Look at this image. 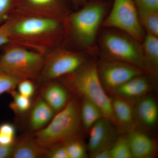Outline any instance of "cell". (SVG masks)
<instances>
[{"mask_svg": "<svg viewBox=\"0 0 158 158\" xmlns=\"http://www.w3.org/2000/svg\"><path fill=\"white\" fill-rule=\"evenodd\" d=\"M15 11L62 22L72 11L65 0H18Z\"/></svg>", "mask_w": 158, "mask_h": 158, "instance_id": "10", "label": "cell"}, {"mask_svg": "<svg viewBox=\"0 0 158 158\" xmlns=\"http://www.w3.org/2000/svg\"><path fill=\"white\" fill-rule=\"evenodd\" d=\"M45 158H69L64 142H59L47 148Z\"/></svg>", "mask_w": 158, "mask_h": 158, "instance_id": "29", "label": "cell"}, {"mask_svg": "<svg viewBox=\"0 0 158 158\" xmlns=\"http://www.w3.org/2000/svg\"><path fill=\"white\" fill-rule=\"evenodd\" d=\"M137 9L158 11V0H133Z\"/></svg>", "mask_w": 158, "mask_h": 158, "instance_id": "30", "label": "cell"}, {"mask_svg": "<svg viewBox=\"0 0 158 158\" xmlns=\"http://www.w3.org/2000/svg\"><path fill=\"white\" fill-rule=\"evenodd\" d=\"M156 82L146 74L135 77L116 88L112 95H116L135 102L139 99L152 93Z\"/></svg>", "mask_w": 158, "mask_h": 158, "instance_id": "12", "label": "cell"}, {"mask_svg": "<svg viewBox=\"0 0 158 158\" xmlns=\"http://www.w3.org/2000/svg\"><path fill=\"white\" fill-rule=\"evenodd\" d=\"M80 107L81 98L72 95L65 107L56 113L45 127L34 133L37 143L47 148L56 143L83 138L85 132L81 121Z\"/></svg>", "mask_w": 158, "mask_h": 158, "instance_id": "4", "label": "cell"}, {"mask_svg": "<svg viewBox=\"0 0 158 158\" xmlns=\"http://www.w3.org/2000/svg\"><path fill=\"white\" fill-rule=\"evenodd\" d=\"M10 42L45 55L62 46L65 36L63 22L15 11L4 23Z\"/></svg>", "mask_w": 158, "mask_h": 158, "instance_id": "1", "label": "cell"}, {"mask_svg": "<svg viewBox=\"0 0 158 158\" xmlns=\"http://www.w3.org/2000/svg\"><path fill=\"white\" fill-rule=\"evenodd\" d=\"M18 0H0V25L5 22L16 10Z\"/></svg>", "mask_w": 158, "mask_h": 158, "instance_id": "28", "label": "cell"}, {"mask_svg": "<svg viewBox=\"0 0 158 158\" xmlns=\"http://www.w3.org/2000/svg\"><path fill=\"white\" fill-rule=\"evenodd\" d=\"M38 83L31 79L20 80L18 84L17 91L23 96L33 98L37 92Z\"/></svg>", "mask_w": 158, "mask_h": 158, "instance_id": "26", "label": "cell"}, {"mask_svg": "<svg viewBox=\"0 0 158 158\" xmlns=\"http://www.w3.org/2000/svg\"><path fill=\"white\" fill-rule=\"evenodd\" d=\"M88 62L85 52L59 46L44 55L38 83L58 80L73 73Z\"/></svg>", "mask_w": 158, "mask_h": 158, "instance_id": "7", "label": "cell"}, {"mask_svg": "<svg viewBox=\"0 0 158 158\" xmlns=\"http://www.w3.org/2000/svg\"><path fill=\"white\" fill-rule=\"evenodd\" d=\"M146 34L141 42L142 69L144 73L156 82L158 76V38Z\"/></svg>", "mask_w": 158, "mask_h": 158, "instance_id": "17", "label": "cell"}, {"mask_svg": "<svg viewBox=\"0 0 158 158\" xmlns=\"http://www.w3.org/2000/svg\"><path fill=\"white\" fill-rule=\"evenodd\" d=\"M14 144L9 146L0 144V158H11Z\"/></svg>", "mask_w": 158, "mask_h": 158, "instance_id": "32", "label": "cell"}, {"mask_svg": "<svg viewBox=\"0 0 158 158\" xmlns=\"http://www.w3.org/2000/svg\"><path fill=\"white\" fill-rule=\"evenodd\" d=\"M47 148L36 141L34 133L29 132L17 138L13 145L12 158H45Z\"/></svg>", "mask_w": 158, "mask_h": 158, "instance_id": "19", "label": "cell"}, {"mask_svg": "<svg viewBox=\"0 0 158 158\" xmlns=\"http://www.w3.org/2000/svg\"><path fill=\"white\" fill-rule=\"evenodd\" d=\"M16 139V129L15 125L9 122L0 124V144L7 146L13 145Z\"/></svg>", "mask_w": 158, "mask_h": 158, "instance_id": "25", "label": "cell"}, {"mask_svg": "<svg viewBox=\"0 0 158 158\" xmlns=\"http://www.w3.org/2000/svg\"><path fill=\"white\" fill-rule=\"evenodd\" d=\"M20 80L0 70V95L15 90Z\"/></svg>", "mask_w": 158, "mask_h": 158, "instance_id": "27", "label": "cell"}, {"mask_svg": "<svg viewBox=\"0 0 158 158\" xmlns=\"http://www.w3.org/2000/svg\"><path fill=\"white\" fill-rule=\"evenodd\" d=\"M111 97L114 124L118 133L126 134L137 127L134 104L120 97Z\"/></svg>", "mask_w": 158, "mask_h": 158, "instance_id": "13", "label": "cell"}, {"mask_svg": "<svg viewBox=\"0 0 158 158\" xmlns=\"http://www.w3.org/2000/svg\"><path fill=\"white\" fill-rule=\"evenodd\" d=\"M63 142L69 158L88 157V147L83 141V138H73Z\"/></svg>", "mask_w": 158, "mask_h": 158, "instance_id": "24", "label": "cell"}, {"mask_svg": "<svg viewBox=\"0 0 158 158\" xmlns=\"http://www.w3.org/2000/svg\"><path fill=\"white\" fill-rule=\"evenodd\" d=\"M151 93L134 103L137 127L148 133L156 127L158 120L157 102Z\"/></svg>", "mask_w": 158, "mask_h": 158, "instance_id": "14", "label": "cell"}, {"mask_svg": "<svg viewBox=\"0 0 158 158\" xmlns=\"http://www.w3.org/2000/svg\"><path fill=\"white\" fill-rule=\"evenodd\" d=\"M111 148L101 150L90 156L92 158H111Z\"/></svg>", "mask_w": 158, "mask_h": 158, "instance_id": "33", "label": "cell"}, {"mask_svg": "<svg viewBox=\"0 0 158 158\" xmlns=\"http://www.w3.org/2000/svg\"><path fill=\"white\" fill-rule=\"evenodd\" d=\"M72 1L77 6H80V5H81L82 0H72Z\"/></svg>", "mask_w": 158, "mask_h": 158, "instance_id": "34", "label": "cell"}, {"mask_svg": "<svg viewBox=\"0 0 158 158\" xmlns=\"http://www.w3.org/2000/svg\"><path fill=\"white\" fill-rule=\"evenodd\" d=\"M60 81L73 95L86 98L97 105L105 118L114 123L111 97L103 87L97 69V62L88 61L73 73L60 78Z\"/></svg>", "mask_w": 158, "mask_h": 158, "instance_id": "3", "label": "cell"}, {"mask_svg": "<svg viewBox=\"0 0 158 158\" xmlns=\"http://www.w3.org/2000/svg\"><path fill=\"white\" fill-rule=\"evenodd\" d=\"M39 95L56 113L65 107L72 94L58 80L40 83Z\"/></svg>", "mask_w": 158, "mask_h": 158, "instance_id": "15", "label": "cell"}, {"mask_svg": "<svg viewBox=\"0 0 158 158\" xmlns=\"http://www.w3.org/2000/svg\"><path fill=\"white\" fill-rule=\"evenodd\" d=\"M102 26L122 31L141 42L146 34L133 0H114L112 9L105 17Z\"/></svg>", "mask_w": 158, "mask_h": 158, "instance_id": "8", "label": "cell"}, {"mask_svg": "<svg viewBox=\"0 0 158 158\" xmlns=\"http://www.w3.org/2000/svg\"><path fill=\"white\" fill-rule=\"evenodd\" d=\"M111 158H133L127 134L118 135L110 150Z\"/></svg>", "mask_w": 158, "mask_h": 158, "instance_id": "23", "label": "cell"}, {"mask_svg": "<svg viewBox=\"0 0 158 158\" xmlns=\"http://www.w3.org/2000/svg\"><path fill=\"white\" fill-rule=\"evenodd\" d=\"M87 147L89 156L105 149L111 148L119 135L114 123L103 117L90 127Z\"/></svg>", "mask_w": 158, "mask_h": 158, "instance_id": "11", "label": "cell"}, {"mask_svg": "<svg viewBox=\"0 0 158 158\" xmlns=\"http://www.w3.org/2000/svg\"><path fill=\"white\" fill-rule=\"evenodd\" d=\"M9 42L10 39L9 33L6 25L3 23L0 25V48Z\"/></svg>", "mask_w": 158, "mask_h": 158, "instance_id": "31", "label": "cell"}, {"mask_svg": "<svg viewBox=\"0 0 158 158\" xmlns=\"http://www.w3.org/2000/svg\"><path fill=\"white\" fill-rule=\"evenodd\" d=\"M106 11L103 4L93 3L72 11L63 22L65 36L61 46L85 52L92 48Z\"/></svg>", "mask_w": 158, "mask_h": 158, "instance_id": "2", "label": "cell"}, {"mask_svg": "<svg viewBox=\"0 0 158 158\" xmlns=\"http://www.w3.org/2000/svg\"><path fill=\"white\" fill-rule=\"evenodd\" d=\"M133 158H153L156 156V141L149 133L136 127L127 133Z\"/></svg>", "mask_w": 158, "mask_h": 158, "instance_id": "16", "label": "cell"}, {"mask_svg": "<svg viewBox=\"0 0 158 158\" xmlns=\"http://www.w3.org/2000/svg\"><path fill=\"white\" fill-rule=\"evenodd\" d=\"M80 115L84 131L88 133L90 127L104 117L102 110L93 102L86 98H81Z\"/></svg>", "mask_w": 158, "mask_h": 158, "instance_id": "20", "label": "cell"}, {"mask_svg": "<svg viewBox=\"0 0 158 158\" xmlns=\"http://www.w3.org/2000/svg\"><path fill=\"white\" fill-rule=\"evenodd\" d=\"M0 70L19 79H31L38 83L44 56L22 45L10 42L2 48Z\"/></svg>", "mask_w": 158, "mask_h": 158, "instance_id": "5", "label": "cell"}, {"mask_svg": "<svg viewBox=\"0 0 158 158\" xmlns=\"http://www.w3.org/2000/svg\"><path fill=\"white\" fill-rule=\"evenodd\" d=\"M97 69L102 85L109 95L131 79L145 73L143 69L131 64L103 59L97 63Z\"/></svg>", "mask_w": 158, "mask_h": 158, "instance_id": "9", "label": "cell"}, {"mask_svg": "<svg viewBox=\"0 0 158 158\" xmlns=\"http://www.w3.org/2000/svg\"><path fill=\"white\" fill-rule=\"evenodd\" d=\"M104 28L98 34L102 59L126 62L142 69L141 42L119 30Z\"/></svg>", "mask_w": 158, "mask_h": 158, "instance_id": "6", "label": "cell"}, {"mask_svg": "<svg viewBox=\"0 0 158 158\" xmlns=\"http://www.w3.org/2000/svg\"><path fill=\"white\" fill-rule=\"evenodd\" d=\"M9 94L12 98L9 106L11 111L16 116L19 117L27 115L33 104V98L23 96L15 90Z\"/></svg>", "mask_w": 158, "mask_h": 158, "instance_id": "21", "label": "cell"}, {"mask_svg": "<svg viewBox=\"0 0 158 158\" xmlns=\"http://www.w3.org/2000/svg\"><path fill=\"white\" fill-rule=\"evenodd\" d=\"M56 114L54 110L38 95L33 101L31 110L27 113L30 132L34 133L45 127Z\"/></svg>", "mask_w": 158, "mask_h": 158, "instance_id": "18", "label": "cell"}, {"mask_svg": "<svg viewBox=\"0 0 158 158\" xmlns=\"http://www.w3.org/2000/svg\"><path fill=\"white\" fill-rule=\"evenodd\" d=\"M139 19L146 34L158 37V11L138 9Z\"/></svg>", "mask_w": 158, "mask_h": 158, "instance_id": "22", "label": "cell"}]
</instances>
